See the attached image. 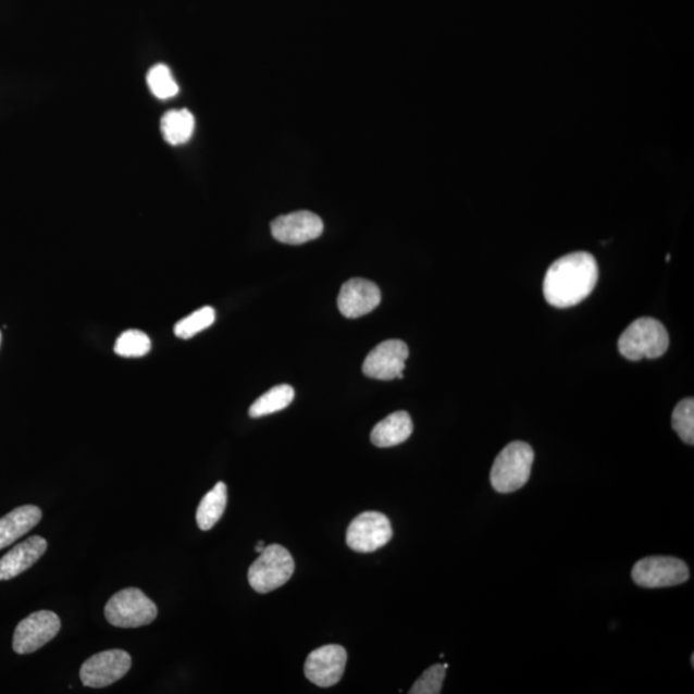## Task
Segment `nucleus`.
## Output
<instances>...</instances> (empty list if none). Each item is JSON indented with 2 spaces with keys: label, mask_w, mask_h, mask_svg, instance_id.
Instances as JSON below:
<instances>
[{
  "label": "nucleus",
  "mask_w": 694,
  "mask_h": 694,
  "mask_svg": "<svg viewBox=\"0 0 694 694\" xmlns=\"http://www.w3.org/2000/svg\"><path fill=\"white\" fill-rule=\"evenodd\" d=\"M669 334L661 322L654 318H640L624 331L619 339V350L628 360L657 359L669 349Z\"/></svg>",
  "instance_id": "f03ea898"
},
{
  "label": "nucleus",
  "mask_w": 694,
  "mask_h": 694,
  "mask_svg": "<svg viewBox=\"0 0 694 694\" xmlns=\"http://www.w3.org/2000/svg\"><path fill=\"white\" fill-rule=\"evenodd\" d=\"M41 509L37 506H23L0 519V550L9 547L41 520Z\"/></svg>",
  "instance_id": "2eb2a0df"
},
{
  "label": "nucleus",
  "mask_w": 694,
  "mask_h": 694,
  "mask_svg": "<svg viewBox=\"0 0 694 694\" xmlns=\"http://www.w3.org/2000/svg\"><path fill=\"white\" fill-rule=\"evenodd\" d=\"M104 615L113 627L140 628L150 625L158 618V607L137 587H126L111 597Z\"/></svg>",
  "instance_id": "39448f33"
},
{
  "label": "nucleus",
  "mask_w": 694,
  "mask_h": 694,
  "mask_svg": "<svg viewBox=\"0 0 694 694\" xmlns=\"http://www.w3.org/2000/svg\"><path fill=\"white\" fill-rule=\"evenodd\" d=\"M346 662V649L337 644H329L317 648L307 657L303 672L311 683L330 689L342 681Z\"/></svg>",
  "instance_id": "9b49d317"
},
{
  "label": "nucleus",
  "mask_w": 694,
  "mask_h": 694,
  "mask_svg": "<svg viewBox=\"0 0 694 694\" xmlns=\"http://www.w3.org/2000/svg\"><path fill=\"white\" fill-rule=\"evenodd\" d=\"M598 282V265L590 252H572L555 261L545 273L543 293L552 307L571 308L584 301Z\"/></svg>",
  "instance_id": "f257e3e1"
},
{
  "label": "nucleus",
  "mask_w": 694,
  "mask_h": 694,
  "mask_svg": "<svg viewBox=\"0 0 694 694\" xmlns=\"http://www.w3.org/2000/svg\"><path fill=\"white\" fill-rule=\"evenodd\" d=\"M392 540V522L380 512L359 515L346 531L347 545L358 554H373Z\"/></svg>",
  "instance_id": "423d86ee"
},
{
  "label": "nucleus",
  "mask_w": 694,
  "mask_h": 694,
  "mask_svg": "<svg viewBox=\"0 0 694 694\" xmlns=\"http://www.w3.org/2000/svg\"><path fill=\"white\" fill-rule=\"evenodd\" d=\"M151 350V339L145 332L131 330L117 338L115 352L124 358H140Z\"/></svg>",
  "instance_id": "aec40b11"
},
{
  "label": "nucleus",
  "mask_w": 694,
  "mask_h": 694,
  "mask_svg": "<svg viewBox=\"0 0 694 694\" xmlns=\"http://www.w3.org/2000/svg\"><path fill=\"white\" fill-rule=\"evenodd\" d=\"M272 235L281 244L302 245L322 236V219L310 211L282 215L272 223Z\"/></svg>",
  "instance_id": "f8f14e48"
},
{
  "label": "nucleus",
  "mask_w": 694,
  "mask_h": 694,
  "mask_svg": "<svg viewBox=\"0 0 694 694\" xmlns=\"http://www.w3.org/2000/svg\"><path fill=\"white\" fill-rule=\"evenodd\" d=\"M148 87L160 99L173 98L179 94L178 84L166 65H156L147 74Z\"/></svg>",
  "instance_id": "4be33fe9"
},
{
  "label": "nucleus",
  "mask_w": 694,
  "mask_h": 694,
  "mask_svg": "<svg viewBox=\"0 0 694 694\" xmlns=\"http://www.w3.org/2000/svg\"><path fill=\"white\" fill-rule=\"evenodd\" d=\"M48 543L45 537L35 535L12 548L0 558V582L11 580L30 569L46 554Z\"/></svg>",
  "instance_id": "4468645a"
},
{
  "label": "nucleus",
  "mask_w": 694,
  "mask_h": 694,
  "mask_svg": "<svg viewBox=\"0 0 694 694\" xmlns=\"http://www.w3.org/2000/svg\"><path fill=\"white\" fill-rule=\"evenodd\" d=\"M295 562L292 554L280 544H272L261 552L250 566L249 583L255 592L267 594L285 585L294 575Z\"/></svg>",
  "instance_id": "20e7f679"
},
{
  "label": "nucleus",
  "mask_w": 694,
  "mask_h": 694,
  "mask_svg": "<svg viewBox=\"0 0 694 694\" xmlns=\"http://www.w3.org/2000/svg\"><path fill=\"white\" fill-rule=\"evenodd\" d=\"M228 501V491L224 483H218L211 492L205 495L197 508V525L203 531L214 528L222 519Z\"/></svg>",
  "instance_id": "a211bd4d"
},
{
  "label": "nucleus",
  "mask_w": 694,
  "mask_h": 694,
  "mask_svg": "<svg viewBox=\"0 0 694 694\" xmlns=\"http://www.w3.org/2000/svg\"><path fill=\"white\" fill-rule=\"evenodd\" d=\"M295 399V389L289 385H280L269 389L252 404L249 414L252 418H260L281 412L286 409Z\"/></svg>",
  "instance_id": "6ab92c4d"
},
{
  "label": "nucleus",
  "mask_w": 694,
  "mask_h": 694,
  "mask_svg": "<svg viewBox=\"0 0 694 694\" xmlns=\"http://www.w3.org/2000/svg\"><path fill=\"white\" fill-rule=\"evenodd\" d=\"M132 668V657L123 649L103 650L88 658L80 669V679L88 689H104L116 683Z\"/></svg>",
  "instance_id": "0eeeda50"
},
{
  "label": "nucleus",
  "mask_w": 694,
  "mask_h": 694,
  "mask_svg": "<svg viewBox=\"0 0 694 694\" xmlns=\"http://www.w3.org/2000/svg\"><path fill=\"white\" fill-rule=\"evenodd\" d=\"M672 429L685 444H694V400L684 399L678 404L671 417Z\"/></svg>",
  "instance_id": "5701e85b"
},
{
  "label": "nucleus",
  "mask_w": 694,
  "mask_h": 694,
  "mask_svg": "<svg viewBox=\"0 0 694 694\" xmlns=\"http://www.w3.org/2000/svg\"><path fill=\"white\" fill-rule=\"evenodd\" d=\"M413 432L412 418L407 412H395L375 424L371 442L379 448H392L407 442Z\"/></svg>",
  "instance_id": "dca6fc26"
},
{
  "label": "nucleus",
  "mask_w": 694,
  "mask_h": 694,
  "mask_svg": "<svg viewBox=\"0 0 694 694\" xmlns=\"http://www.w3.org/2000/svg\"><path fill=\"white\" fill-rule=\"evenodd\" d=\"M446 668L444 665H434L417 679L410 694H438L442 692Z\"/></svg>",
  "instance_id": "b1692460"
},
{
  "label": "nucleus",
  "mask_w": 694,
  "mask_h": 694,
  "mask_svg": "<svg viewBox=\"0 0 694 694\" xmlns=\"http://www.w3.org/2000/svg\"><path fill=\"white\" fill-rule=\"evenodd\" d=\"M381 303V292L375 283L354 278L347 281L339 292L337 306L346 318H360L370 314Z\"/></svg>",
  "instance_id": "ddd939ff"
},
{
  "label": "nucleus",
  "mask_w": 694,
  "mask_h": 694,
  "mask_svg": "<svg viewBox=\"0 0 694 694\" xmlns=\"http://www.w3.org/2000/svg\"><path fill=\"white\" fill-rule=\"evenodd\" d=\"M632 577L635 584L655 590L685 583L690 579V570L682 559L647 557L635 563Z\"/></svg>",
  "instance_id": "6e6552de"
},
{
  "label": "nucleus",
  "mask_w": 694,
  "mask_h": 694,
  "mask_svg": "<svg viewBox=\"0 0 694 694\" xmlns=\"http://www.w3.org/2000/svg\"><path fill=\"white\" fill-rule=\"evenodd\" d=\"M60 629L61 620L54 612H34L14 630L13 650L18 655L33 654L51 642Z\"/></svg>",
  "instance_id": "1a4fd4ad"
},
{
  "label": "nucleus",
  "mask_w": 694,
  "mask_h": 694,
  "mask_svg": "<svg viewBox=\"0 0 694 694\" xmlns=\"http://www.w3.org/2000/svg\"><path fill=\"white\" fill-rule=\"evenodd\" d=\"M215 322V310L205 307L175 324L174 334L179 338H193Z\"/></svg>",
  "instance_id": "412c9836"
},
{
  "label": "nucleus",
  "mask_w": 694,
  "mask_h": 694,
  "mask_svg": "<svg viewBox=\"0 0 694 694\" xmlns=\"http://www.w3.org/2000/svg\"><path fill=\"white\" fill-rule=\"evenodd\" d=\"M534 450L526 443L508 444L494 460L491 481L494 491L513 493L525 486L534 463Z\"/></svg>",
  "instance_id": "7ed1b4c3"
},
{
  "label": "nucleus",
  "mask_w": 694,
  "mask_h": 694,
  "mask_svg": "<svg viewBox=\"0 0 694 694\" xmlns=\"http://www.w3.org/2000/svg\"><path fill=\"white\" fill-rule=\"evenodd\" d=\"M265 549V545L263 542H259L257 545V548H255V550L258 552V554H261V552H263Z\"/></svg>",
  "instance_id": "393cba45"
},
{
  "label": "nucleus",
  "mask_w": 694,
  "mask_h": 694,
  "mask_svg": "<svg viewBox=\"0 0 694 694\" xmlns=\"http://www.w3.org/2000/svg\"><path fill=\"white\" fill-rule=\"evenodd\" d=\"M161 132L169 145L187 144L195 132V117L188 110H173L161 119Z\"/></svg>",
  "instance_id": "f3484780"
},
{
  "label": "nucleus",
  "mask_w": 694,
  "mask_h": 694,
  "mask_svg": "<svg viewBox=\"0 0 694 694\" xmlns=\"http://www.w3.org/2000/svg\"><path fill=\"white\" fill-rule=\"evenodd\" d=\"M0 345H2V332H0Z\"/></svg>",
  "instance_id": "a878e982"
},
{
  "label": "nucleus",
  "mask_w": 694,
  "mask_h": 694,
  "mask_svg": "<svg viewBox=\"0 0 694 694\" xmlns=\"http://www.w3.org/2000/svg\"><path fill=\"white\" fill-rule=\"evenodd\" d=\"M409 358L408 345L400 339H388L375 346L363 363L367 377L380 381L402 379L406 361Z\"/></svg>",
  "instance_id": "9d476101"
}]
</instances>
